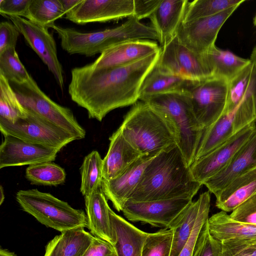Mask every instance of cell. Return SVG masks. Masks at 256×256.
I'll return each instance as SVG.
<instances>
[{
	"label": "cell",
	"instance_id": "52a82bcc",
	"mask_svg": "<svg viewBox=\"0 0 256 256\" xmlns=\"http://www.w3.org/2000/svg\"><path fill=\"white\" fill-rule=\"evenodd\" d=\"M10 84L26 110L62 128L76 140L85 138L86 131L79 124L72 111L50 99L32 76L22 84Z\"/></svg>",
	"mask_w": 256,
	"mask_h": 256
},
{
	"label": "cell",
	"instance_id": "836d02e7",
	"mask_svg": "<svg viewBox=\"0 0 256 256\" xmlns=\"http://www.w3.org/2000/svg\"><path fill=\"white\" fill-rule=\"evenodd\" d=\"M27 114V110L20 102L10 82L0 74V118L14 124Z\"/></svg>",
	"mask_w": 256,
	"mask_h": 256
},
{
	"label": "cell",
	"instance_id": "816d5d0a",
	"mask_svg": "<svg viewBox=\"0 0 256 256\" xmlns=\"http://www.w3.org/2000/svg\"><path fill=\"white\" fill-rule=\"evenodd\" d=\"M253 22H254V25L255 26H256V14L254 17V18Z\"/></svg>",
	"mask_w": 256,
	"mask_h": 256
},
{
	"label": "cell",
	"instance_id": "1f68e13d",
	"mask_svg": "<svg viewBox=\"0 0 256 256\" xmlns=\"http://www.w3.org/2000/svg\"><path fill=\"white\" fill-rule=\"evenodd\" d=\"M102 169L103 159L98 151L93 150L85 156L80 168V191L84 197L101 188Z\"/></svg>",
	"mask_w": 256,
	"mask_h": 256
},
{
	"label": "cell",
	"instance_id": "f1b7e54d",
	"mask_svg": "<svg viewBox=\"0 0 256 256\" xmlns=\"http://www.w3.org/2000/svg\"><path fill=\"white\" fill-rule=\"evenodd\" d=\"M212 76L226 78L229 81L250 62L229 50L218 48L215 45L204 54Z\"/></svg>",
	"mask_w": 256,
	"mask_h": 256
},
{
	"label": "cell",
	"instance_id": "8992f818",
	"mask_svg": "<svg viewBox=\"0 0 256 256\" xmlns=\"http://www.w3.org/2000/svg\"><path fill=\"white\" fill-rule=\"evenodd\" d=\"M16 198L23 210L46 227L60 232L88 228L86 214L82 210L73 208L50 193L38 189L20 190Z\"/></svg>",
	"mask_w": 256,
	"mask_h": 256
},
{
	"label": "cell",
	"instance_id": "83f0119b",
	"mask_svg": "<svg viewBox=\"0 0 256 256\" xmlns=\"http://www.w3.org/2000/svg\"><path fill=\"white\" fill-rule=\"evenodd\" d=\"M206 195L200 194L198 199L192 202L176 218L169 228L173 232V240L170 256H178L192 232Z\"/></svg>",
	"mask_w": 256,
	"mask_h": 256
},
{
	"label": "cell",
	"instance_id": "e0dca14e",
	"mask_svg": "<svg viewBox=\"0 0 256 256\" xmlns=\"http://www.w3.org/2000/svg\"><path fill=\"white\" fill-rule=\"evenodd\" d=\"M134 15V0H82L66 14L77 24L106 22Z\"/></svg>",
	"mask_w": 256,
	"mask_h": 256
},
{
	"label": "cell",
	"instance_id": "ffe728a7",
	"mask_svg": "<svg viewBox=\"0 0 256 256\" xmlns=\"http://www.w3.org/2000/svg\"><path fill=\"white\" fill-rule=\"evenodd\" d=\"M256 168V130L227 166L204 184L214 196L232 180Z\"/></svg>",
	"mask_w": 256,
	"mask_h": 256
},
{
	"label": "cell",
	"instance_id": "8fae6325",
	"mask_svg": "<svg viewBox=\"0 0 256 256\" xmlns=\"http://www.w3.org/2000/svg\"><path fill=\"white\" fill-rule=\"evenodd\" d=\"M228 81L212 76L199 81L188 95L194 115L206 130L223 114L226 104Z\"/></svg>",
	"mask_w": 256,
	"mask_h": 256
},
{
	"label": "cell",
	"instance_id": "44dd1931",
	"mask_svg": "<svg viewBox=\"0 0 256 256\" xmlns=\"http://www.w3.org/2000/svg\"><path fill=\"white\" fill-rule=\"evenodd\" d=\"M107 154L103 159V179L115 178L143 156L124 138L118 128L110 138Z\"/></svg>",
	"mask_w": 256,
	"mask_h": 256
},
{
	"label": "cell",
	"instance_id": "8d00e7d4",
	"mask_svg": "<svg viewBox=\"0 0 256 256\" xmlns=\"http://www.w3.org/2000/svg\"><path fill=\"white\" fill-rule=\"evenodd\" d=\"M173 232L170 228L161 229L148 233L144 244L142 256H170Z\"/></svg>",
	"mask_w": 256,
	"mask_h": 256
},
{
	"label": "cell",
	"instance_id": "30bf717a",
	"mask_svg": "<svg viewBox=\"0 0 256 256\" xmlns=\"http://www.w3.org/2000/svg\"><path fill=\"white\" fill-rule=\"evenodd\" d=\"M156 66L164 74L192 80H202L212 76L204 54L188 49L176 34L160 48Z\"/></svg>",
	"mask_w": 256,
	"mask_h": 256
},
{
	"label": "cell",
	"instance_id": "74e56055",
	"mask_svg": "<svg viewBox=\"0 0 256 256\" xmlns=\"http://www.w3.org/2000/svg\"><path fill=\"white\" fill-rule=\"evenodd\" d=\"M192 256H222V242L210 234L208 220L200 232Z\"/></svg>",
	"mask_w": 256,
	"mask_h": 256
},
{
	"label": "cell",
	"instance_id": "ba28073f",
	"mask_svg": "<svg viewBox=\"0 0 256 256\" xmlns=\"http://www.w3.org/2000/svg\"><path fill=\"white\" fill-rule=\"evenodd\" d=\"M256 97L252 93L246 94L234 110L224 113L205 130L194 161L227 141L246 126L256 121Z\"/></svg>",
	"mask_w": 256,
	"mask_h": 256
},
{
	"label": "cell",
	"instance_id": "b9f144b4",
	"mask_svg": "<svg viewBox=\"0 0 256 256\" xmlns=\"http://www.w3.org/2000/svg\"><path fill=\"white\" fill-rule=\"evenodd\" d=\"M20 34L16 26L8 22L0 24V54L10 48H16Z\"/></svg>",
	"mask_w": 256,
	"mask_h": 256
},
{
	"label": "cell",
	"instance_id": "4fadbf2b",
	"mask_svg": "<svg viewBox=\"0 0 256 256\" xmlns=\"http://www.w3.org/2000/svg\"><path fill=\"white\" fill-rule=\"evenodd\" d=\"M8 18L18 28L28 45L47 66L62 90L64 70L58 57L56 42L48 28L36 24L22 17Z\"/></svg>",
	"mask_w": 256,
	"mask_h": 256
},
{
	"label": "cell",
	"instance_id": "3957f363",
	"mask_svg": "<svg viewBox=\"0 0 256 256\" xmlns=\"http://www.w3.org/2000/svg\"><path fill=\"white\" fill-rule=\"evenodd\" d=\"M119 128L142 156H154L177 145L176 131L170 120L142 100L133 104Z\"/></svg>",
	"mask_w": 256,
	"mask_h": 256
},
{
	"label": "cell",
	"instance_id": "7c38bea8",
	"mask_svg": "<svg viewBox=\"0 0 256 256\" xmlns=\"http://www.w3.org/2000/svg\"><path fill=\"white\" fill-rule=\"evenodd\" d=\"M192 197H180L146 202L128 200L122 212L132 222L169 228L180 213L192 202Z\"/></svg>",
	"mask_w": 256,
	"mask_h": 256
},
{
	"label": "cell",
	"instance_id": "d4e9b609",
	"mask_svg": "<svg viewBox=\"0 0 256 256\" xmlns=\"http://www.w3.org/2000/svg\"><path fill=\"white\" fill-rule=\"evenodd\" d=\"M199 81L164 74L159 70L156 64L142 84L138 100L160 94H188Z\"/></svg>",
	"mask_w": 256,
	"mask_h": 256
},
{
	"label": "cell",
	"instance_id": "4dcf8cb0",
	"mask_svg": "<svg viewBox=\"0 0 256 256\" xmlns=\"http://www.w3.org/2000/svg\"><path fill=\"white\" fill-rule=\"evenodd\" d=\"M96 236L84 228L70 229L61 232L57 246L58 256H82Z\"/></svg>",
	"mask_w": 256,
	"mask_h": 256
},
{
	"label": "cell",
	"instance_id": "681fc988",
	"mask_svg": "<svg viewBox=\"0 0 256 256\" xmlns=\"http://www.w3.org/2000/svg\"><path fill=\"white\" fill-rule=\"evenodd\" d=\"M4 200V190L2 186H0V204L1 205Z\"/></svg>",
	"mask_w": 256,
	"mask_h": 256
},
{
	"label": "cell",
	"instance_id": "d6986e66",
	"mask_svg": "<svg viewBox=\"0 0 256 256\" xmlns=\"http://www.w3.org/2000/svg\"><path fill=\"white\" fill-rule=\"evenodd\" d=\"M156 156H143L118 177L108 180H102L101 188L117 211H122L140 183L145 168Z\"/></svg>",
	"mask_w": 256,
	"mask_h": 256
},
{
	"label": "cell",
	"instance_id": "ab89813d",
	"mask_svg": "<svg viewBox=\"0 0 256 256\" xmlns=\"http://www.w3.org/2000/svg\"><path fill=\"white\" fill-rule=\"evenodd\" d=\"M221 242L222 256H256V240L231 239Z\"/></svg>",
	"mask_w": 256,
	"mask_h": 256
},
{
	"label": "cell",
	"instance_id": "c3c4849f",
	"mask_svg": "<svg viewBox=\"0 0 256 256\" xmlns=\"http://www.w3.org/2000/svg\"><path fill=\"white\" fill-rule=\"evenodd\" d=\"M0 256H17L14 252L8 250L0 248Z\"/></svg>",
	"mask_w": 256,
	"mask_h": 256
},
{
	"label": "cell",
	"instance_id": "6da1fadb",
	"mask_svg": "<svg viewBox=\"0 0 256 256\" xmlns=\"http://www.w3.org/2000/svg\"><path fill=\"white\" fill-rule=\"evenodd\" d=\"M160 52L120 66L94 68L88 64L72 68L68 87L72 100L100 122L112 110L134 104Z\"/></svg>",
	"mask_w": 256,
	"mask_h": 256
},
{
	"label": "cell",
	"instance_id": "7bdbcfd3",
	"mask_svg": "<svg viewBox=\"0 0 256 256\" xmlns=\"http://www.w3.org/2000/svg\"><path fill=\"white\" fill-rule=\"evenodd\" d=\"M31 0H0V14L7 16L24 17Z\"/></svg>",
	"mask_w": 256,
	"mask_h": 256
},
{
	"label": "cell",
	"instance_id": "d590c367",
	"mask_svg": "<svg viewBox=\"0 0 256 256\" xmlns=\"http://www.w3.org/2000/svg\"><path fill=\"white\" fill-rule=\"evenodd\" d=\"M0 74L10 83L22 84L32 76L21 62L16 48L0 54Z\"/></svg>",
	"mask_w": 256,
	"mask_h": 256
},
{
	"label": "cell",
	"instance_id": "4316f807",
	"mask_svg": "<svg viewBox=\"0 0 256 256\" xmlns=\"http://www.w3.org/2000/svg\"><path fill=\"white\" fill-rule=\"evenodd\" d=\"M208 224L210 234L220 242L231 239L256 240V224L234 220L222 210L208 218Z\"/></svg>",
	"mask_w": 256,
	"mask_h": 256
},
{
	"label": "cell",
	"instance_id": "277c9868",
	"mask_svg": "<svg viewBox=\"0 0 256 256\" xmlns=\"http://www.w3.org/2000/svg\"><path fill=\"white\" fill-rule=\"evenodd\" d=\"M50 28L58 34L63 50L70 54L86 56L101 54L107 48L126 41L159 40L158 33L151 26L143 24L134 16L129 17L120 26L95 32H82L56 24Z\"/></svg>",
	"mask_w": 256,
	"mask_h": 256
},
{
	"label": "cell",
	"instance_id": "2e32d148",
	"mask_svg": "<svg viewBox=\"0 0 256 256\" xmlns=\"http://www.w3.org/2000/svg\"><path fill=\"white\" fill-rule=\"evenodd\" d=\"M0 146V168L32 165L56 160L60 150L10 135L4 136Z\"/></svg>",
	"mask_w": 256,
	"mask_h": 256
},
{
	"label": "cell",
	"instance_id": "d6a6232c",
	"mask_svg": "<svg viewBox=\"0 0 256 256\" xmlns=\"http://www.w3.org/2000/svg\"><path fill=\"white\" fill-rule=\"evenodd\" d=\"M25 176L32 184L56 186L64 182L66 173L61 166L48 162L28 166Z\"/></svg>",
	"mask_w": 256,
	"mask_h": 256
},
{
	"label": "cell",
	"instance_id": "bcb514c9",
	"mask_svg": "<svg viewBox=\"0 0 256 256\" xmlns=\"http://www.w3.org/2000/svg\"><path fill=\"white\" fill-rule=\"evenodd\" d=\"M59 240L60 235H58L48 243L46 246L44 256H58L57 246Z\"/></svg>",
	"mask_w": 256,
	"mask_h": 256
},
{
	"label": "cell",
	"instance_id": "60d3db41",
	"mask_svg": "<svg viewBox=\"0 0 256 256\" xmlns=\"http://www.w3.org/2000/svg\"><path fill=\"white\" fill-rule=\"evenodd\" d=\"M230 216L237 222L256 224V193L232 211Z\"/></svg>",
	"mask_w": 256,
	"mask_h": 256
},
{
	"label": "cell",
	"instance_id": "e575fe53",
	"mask_svg": "<svg viewBox=\"0 0 256 256\" xmlns=\"http://www.w3.org/2000/svg\"><path fill=\"white\" fill-rule=\"evenodd\" d=\"M244 0H195L188 2L182 22L214 16L232 7L240 6Z\"/></svg>",
	"mask_w": 256,
	"mask_h": 256
},
{
	"label": "cell",
	"instance_id": "484cf974",
	"mask_svg": "<svg viewBox=\"0 0 256 256\" xmlns=\"http://www.w3.org/2000/svg\"><path fill=\"white\" fill-rule=\"evenodd\" d=\"M116 242L114 246L117 256H142L144 241L148 234L109 210Z\"/></svg>",
	"mask_w": 256,
	"mask_h": 256
},
{
	"label": "cell",
	"instance_id": "f6af8a7d",
	"mask_svg": "<svg viewBox=\"0 0 256 256\" xmlns=\"http://www.w3.org/2000/svg\"><path fill=\"white\" fill-rule=\"evenodd\" d=\"M162 0H134V16L138 20L149 18L156 10Z\"/></svg>",
	"mask_w": 256,
	"mask_h": 256
},
{
	"label": "cell",
	"instance_id": "ee69618b",
	"mask_svg": "<svg viewBox=\"0 0 256 256\" xmlns=\"http://www.w3.org/2000/svg\"><path fill=\"white\" fill-rule=\"evenodd\" d=\"M82 256H117V254L114 245L96 237Z\"/></svg>",
	"mask_w": 256,
	"mask_h": 256
},
{
	"label": "cell",
	"instance_id": "7dc6e473",
	"mask_svg": "<svg viewBox=\"0 0 256 256\" xmlns=\"http://www.w3.org/2000/svg\"><path fill=\"white\" fill-rule=\"evenodd\" d=\"M82 0H60L66 14L76 6Z\"/></svg>",
	"mask_w": 256,
	"mask_h": 256
},
{
	"label": "cell",
	"instance_id": "603a6c76",
	"mask_svg": "<svg viewBox=\"0 0 256 256\" xmlns=\"http://www.w3.org/2000/svg\"><path fill=\"white\" fill-rule=\"evenodd\" d=\"M188 2V0H162L150 16L151 26L159 36L160 48L176 34L183 20Z\"/></svg>",
	"mask_w": 256,
	"mask_h": 256
},
{
	"label": "cell",
	"instance_id": "5b68a950",
	"mask_svg": "<svg viewBox=\"0 0 256 256\" xmlns=\"http://www.w3.org/2000/svg\"><path fill=\"white\" fill-rule=\"evenodd\" d=\"M140 100L162 114L173 125L177 138L176 144L190 166L194 161L205 130L196 118L188 94H160Z\"/></svg>",
	"mask_w": 256,
	"mask_h": 256
},
{
	"label": "cell",
	"instance_id": "5bb4252c",
	"mask_svg": "<svg viewBox=\"0 0 256 256\" xmlns=\"http://www.w3.org/2000/svg\"><path fill=\"white\" fill-rule=\"evenodd\" d=\"M239 6L214 16L182 22L176 35L180 42L192 51L204 54L214 46L218 34L226 20Z\"/></svg>",
	"mask_w": 256,
	"mask_h": 256
},
{
	"label": "cell",
	"instance_id": "9a60e30c",
	"mask_svg": "<svg viewBox=\"0 0 256 256\" xmlns=\"http://www.w3.org/2000/svg\"><path fill=\"white\" fill-rule=\"evenodd\" d=\"M256 122L246 126L227 141L195 160L190 166L194 180L203 185L224 168L256 130Z\"/></svg>",
	"mask_w": 256,
	"mask_h": 256
},
{
	"label": "cell",
	"instance_id": "f907efd6",
	"mask_svg": "<svg viewBox=\"0 0 256 256\" xmlns=\"http://www.w3.org/2000/svg\"><path fill=\"white\" fill-rule=\"evenodd\" d=\"M250 60L256 64V47L252 51Z\"/></svg>",
	"mask_w": 256,
	"mask_h": 256
},
{
	"label": "cell",
	"instance_id": "7402d4cb",
	"mask_svg": "<svg viewBox=\"0 0 256 256\" xmlns=\"http://www.w3.org/2000/svg\"><path fill=\"white\" fill-rule=\"evenodd\" d=\"M84 198L88 228L90 233L114 246L116 239L110 218V207L102 188Z\"/></svg>",
	"mask_w": 256,
	"mask_h": 256
},
{
	"label": "cell",
	"instance_id": "f546056e",
	"mask_svg": "<svg viewBox=\"0 0 256 256\" xmlns=\"http://www.w3.org/2000/svg\"><path fill=\"white\" fill-rule=\"evenodd\" d=\"M66 14L60 0H31L24 17L36 24L48 28Z\"/></svg>",
	"mask_w": 256,
	"mask_h": 256
},
{
	"label": "cell",
	"instance_id": "f35d334b",
	"mask_svg": "<svg viewBox=\"0 0 256 256\" xmlns=\"http://www.w3.org/2000/svg\"><path fill=\"white\" fill-rule=\"evenodd\" d=\"M208 190L192 232L178 256H192L200 232L208 218L210 206V194Z\"/></svg>",
	"mask_w": 256,
	"mask_h": 256
},
{
	"label": "cell",
	"instance_id": "cb8c5ba5",
	"mask_svg": "<svg viewBox=\"0 0 256 256\" xmlns=\"http://www.w3.org/2000/svg\"><path fill=\"white\" fill-rule=\"evenodd\" d=\"M256 193V168L232 180L215 196L216 206L225 212L233 211Z\"/></svg>",
	"mask_w": 256,
	"mask_h": 256
},
{
	"label": "cell",
	"instance_id": "ac0fdd59",
	"mask_svg": "<svg viewBox=\"0 0 256 256\" xmlns=\"http://www.w3.org/2000/svg\"><path fill=\"white\" fill-rule=\"evenodd\" d=\"M160 50V46L155 40H136L126 41L107 48L90 65L94 68L126 65Z\"/></svg>",
	"mask_w": 256,
	"mask_h": 256
},
{
	"label": "cell",
	"instance_id": "7a4b0ae2",
	"mask_svg": "<svg viewBox=\"0 0 256 256\" xmlns=\"http://www.w3.org/2000/svg\"><path fill=\"white\" fill-rule=\"evenodd\" d=\"M192 177L177 145L155 156L128 200L146 202L180 197L193 198L202 186Z\"/></svg>",
	"mask_w": 256,
	"mask_h": 256
},
{
	"label": "cell",
	"instance_id": "9c48e42d",
	"mask_svg": "<svg viewBox=\"0 0 256 256\" xmlns=\"http://www.w3.org/2000/svg\"><path fill=\"white\" fill-rule=\"evenodd\" d=\"M26 117L14 124L0 118L3 136L10 135L32 142L61 150L76 138L62 128L27 110Z\"/></svg>",
	"mask_w": 256,
	"mask_h": 256
}]
</instances>
